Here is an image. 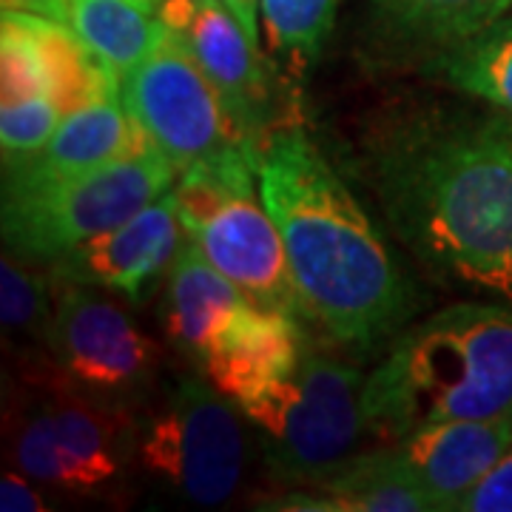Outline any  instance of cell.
I'll return each instance as SVG.
<instances>
[{"label": "cell", "instance_id": "obj_27", "mask_svg": "<svg viewBox=\"0 0 512 512\" xmlns=\"http://www.w3.org/2000/svg\"><path fill=\"white\" fill-rule=\"evenodd\" d=\"M29 478V476H26ZM20 473H3L0 478V510L3 512H43L46 504L35 487Z\"/></svg>", "mask_w": 512, "mask_h": 512}, {"label": "cell", "instance_id": "obj_15", "mask_svg": "<svg viewBox=\"0 0 512 512\" xmlns=\"http://www.w3.org/2000/svg\"><path fill=\"white\" fill-rule=\"evenodd\" d=\"M251 308L256 305L242 288L222 274L202 254L200 245L185 234L177 259L165 276L160 302V325L171 348L202 362Z\"/></svg>", "mask_w": 512, "mask_h": 512}, {"label": "cell", "instance_id": "obj_17", "mask_svg": "<svg viewBox=\"0 0 512 512\" xmlns=\"http://www.w3.org/2000/svg\"><path fill=\"white\" fill-rule=\"evenodd\" d=\"M313 487L316 493L282 495L276 498L279 504L268 507L308 512H433L430 498L396 444L350 456Z\"/></svg>", "mask_w": 512, "mask_h": 512}, {"label": "cell", "instance_id": "obj_19", "mask_svg": "<svg viewBox=\"0 0 512 512\" xmlns=\"http://www.w3.org/2000/svg\"><path fill=\"white\" fill-rule=\"evenodd\" d=\"M424 69L456 92L512 117V6L484 32L436 52Z\"/></svg>", "mask_w": 512, "mask_h": 512}, {"label": "cell", "instance_id": "obj_8", "mask_svg": "<svg viewBox=\"0 0 512 512\" xmlns=\"http://www.w3.org/2000/svg\"><path fill=\"white\" fill-rule=\"evenodd\" d=\"M46 330L52 379L80 393L123 404L143 393L163 365V348L100 288L55 279Z\"/></svg>", "mask_w": 512, "mask_h": 512}, {"label": "cell", "instance_id": "obj_16", "mask_svg": "<svg viewBox=\"0 0 512 512\" xmlns=\"http://www.w3.org/2000/svg\"><path fill=\"white\" fill-rule=\"evenodd\" d=\"M285 313L251 308L200 362L202 376L234 404L291 376L302 362L305 336Z\"/></svg>", "mask_w": 512, "mask_h": 512}, {"label": "cell", "instance_id": "obj_13", "mask_svg": "<svg viewBox=\"0 0 512 512\" xmlns=\"http://www.w3.org/2000/svg\"><path fill=\"white\" fill-rule=\"evenodd\" d=\"M510 444L512 413L495 419L430 421L396 441L433 512H458L464 495L493 470Z\"/></svg>", "mask_w": 512, "mask_h": 512}, {"label": "cell", "instance_id": "obj_7", "mask_svg": "<svg viewBox=\"0 0 512 512\" xmlns=\"http://www.w3.org/2000/svg\"><path fill=\"white\" fill-rule=\"evenodd\" d=\"M242 410L205 376H185L137 433L148 476L200 507L237 493L248 467Z\"/></svg>", "mask_w": 512, "mask_h": 512}, {"label": "cell", "instance_id": "obj_9", "mask_svg": "<svg viewBox=\"0 0 512 512\" xmlns=\"http://www.w3.org/2000/svg\"><path fill=\"white\" fill-rule=\"evenodd\" d=\"M120 97L151 146L180 174L248 143L188 40L171 26L160 46L120 80Z\"/></svg>", "mask_w": 512, "mask_h": 512}, {"label": "cell", "instance_id": "obj_30", "mask_svg": "<svg viewBox=\"0 0 512 512\" xmlns=\"http://www.w3.org/2000/svg\"><path fill=\"white\" fill-rule=\"evenodd\" d=\"M137 3H143L148 9H157V12H160V6H163L165 0H137Z\"/></svg>", "mask_w": 512, "mask_h": 512}, {"label": "cell", "instance_id": "obj_24", "mask_svg": "<svg viewBox=\"0 0 512 512\" xmlns=\"http://www.w3.org/2000/svg\"><path fill=\"white\" fill-rule=\"evenodd\" d=\"M0 86H3V103H18V100L49 94V77L35 40L6 15L0 23Z\"/></svg>", "mask_w": 512, "mask_h": 512}, {"label": "cell", "instance_id": "obj_2", "mask_svg": "<svg viewBox=\"0 0 512 512\" xmlns=\"http://www.w3.org/2000/svg\"><path fill=\"white\" fill-rule=\"evenodd\" d=\"M254 165L305 316L362 353L399 336L419 311L416 288L311 137L279 128L256 146Z\"/></svg>", "mask_w": 512, "mask_h": 512}, {"label": "cell", "instance_id": "obj_14", "mask_svg": "<svg viewBox=\"0 0 512 512\" xmlns=\"http://www.w3.org/2000/svg\"><path fill=\"white\" fill-rule=\"evenodd\" d=\"M151 148L123 97H111L60 120L49 143L18 160H3V188L40 185L89 174Z\"/></svg>", "mask_w": 512, "mask_h": 512}, {"label": "cell", "instance_id": "obj_23", "mask_svg": "<svg viewBox=\"0 0 512 512\" xmlns=\"http://www.w3.org/2000/svg\"><path fill=\"white\" fill-rule=\"evenodd\" d=\"M55 308V288L49 279L29 271L23 262L9 251L0 259V319L6 342H18L29 350L46 353V330L52 322Z\"/></svg>", "mask_w": 512, "mask_h": 512}, {"label": "cell", "instance_id": "obj_25", "mask_svg": "<svg viewBox=\"0 0 512 512\" xmlns=\"http://www.w3.org/2000/svg\"><path fill=\"white\" fill-rule=\"evenodd\" d=\"M63 120V111L49 94L3 103L0 106V146L3 160H18L49 143L55 128Z\"/></svg>", "mask_w": 512, "mask_h": 512}, {"label": "cell", "instance_id": "obj_28", "mask_svg": "<svg viewBox=\"0 0 512 512\" xmlns=\"http://www.w3.org/2000/svg\"><path fill=\"white\" fill-rule=\"evenodd\" d=\"M6 12H29L40 18L72 23V0H0Z\"/></svg>", "mask_w": 512, "mask_h": 512}, {"label": "cell", "instance_id": "obj_6", "mask_svg": "<svg viewBox=\"0 0 512 512\" xmlns=\"http://www.w3.org/2000/svg\"><path fill=\"white\" fill-rule=\"evenodd\" d=\"M362 387V370L305 348L291 376L237 404L259 430L276 481L316 484L348 461L367 433Z\"/></svg>", "mask_w": 512, "mask_h": 512}, {"label": "cell", "instance_id": "obj_18", "mask_svg": "<svg viewBox=\"0 0 512 512\" xmlns=\"http://www.w3.org/2000/svg\"><path fill=\"white\" fill-rule=\"evenodd\" d=\"M26 35L35 40L40 60L49 77V97L66 114L120 97V77L94 55L86 40L74 32L72 23L40 18L29 12H6Z\"/></svg>", "mask_w": 512, "mask_h": 512}, {"label": "cell", "instance_id": "obj_20", "mask_svg": "<svg viewBox=\"0 0 512 512\" xmlns=\"http://www.w3.org/2000/svg\"><path fill=\"white\" fill-rule=\"evenodd\" d=\"M72 26L120 80L134 72L168 32L160 12L137 0H72Z\"/></svg>", "mask_w": 512, "mask_h": 512}, {"label": "cell", "instance_id": "obj_22", "mask_svg": "<svg viewBox=\"0 0 512 512\" xmlns=\"http://www.w3.org/2000/svg\"><path fill=\"white\" fill-rule=\"evenodd\" d=\"M342 0H262L268 52L291 72L305 74L322 55Z\"/></svg>", "mask_w": 512, "mask_h": 512}, {"label": "cell", "instance_id": "obj_21", "mask_svg": "<svg viewBox=\"0 0 512 512\" xmlns=\"http://www.w3.org/2000/svg\"><path fill=\"white\" fill-rule=\"evenodd\" d=\"M384 29L436 52L470 40L501 18L512 0H370Z\"/></svg>", "mask_w": 512, "mask_h": 512}, {"label": "cell", "instance_id": "obj_5", "mask_svg": "<svg viewBox=\"0 0 512 512\" xmlns=\"http://www.w3.org/2000/svg\"><path fill=\"white\" fill-rule=\"evenodd\" d=\"M180 171L151 146L89 174L3 188V248L23 262H57L131 220L177 185Z\"/></svg>", "mask_w": 512, "mask_h": 512}, {"label": "cell", "instance_id": "obj_4", "mask_svg": "<svg viewBox=\"0 0 512 512\" xmlns=\"http://www.w3.org/2000/svg\"><path fill=\"white\" fill-rule=\"evenodd\" d=\"M256 146L191 165L174 185L177 217L222 274L262 311L305 316L288 254L268 214L254 165Z\"/></svg>", "mask_w": 512, "mask_h": 512}, {"label": "cell", "instance_id": "obj_12", "mask_svg": "<svg viewBox=\"0 0 512 512\" xmlns=\"http://www.w3.org/2000/svg\"><path fill=\"white\" fill-rule=\"evenodd\" d=\"M160 18L188 40L191 52L220 92L242 137L259 146V131L271 103L262 69V49L248 37L222 0H165Z\"/></svg>", "mask_w": 512, "mask_h": 512}, {"label": "cell", "instance_id": "obj_11", "mask_svg": "<svg viewBox=\"0 0 512 512\" xmlns=\"http://www.w3.org/2000/svg\"><path fill=\"white\" fill-rule=\"evenodd\" d=\"M183 237L185 228L177 217L171 188L123 225L83 242L72 254L60 256L52 262V274L63 282L120 293L128 302L143 305L171 271Z\"/></svg>", "mask_w": 512, "mask_h": 512}, {"label": "cell", "instance_id": "obj_10", "mask_svg": "<svg viewBox=\"0 0 512 512\" xmlns=\"http://www.w3.org/2000/svg\"><path fill=\"white\" fill-rule=\"evenodd\" d=\"M15 427V464L23 476L72 493H92L120 473L131 439L123 404L60 382Z\"/></svg>", "mask_w": 512, "mask_h": 512}, {"label": "cell", "instance_id": "obj_1", "mask_svg": "<svg viewBox=\"0 0 512 512\" xmlns=\"http://www.w3.org/2000/svg\"><path fill=\"white\" fill-rule=\"evenodd\" d=\"M384 217L427 271L512 302V117L419 111L370 151Z\"/></svg>", "mask_w": 512, "mask_h": 512}, {"label": "cell", "instance_id": "obj_26", "mask_svg": "<svg viewBox=\"0 0 512 512\" xmlns=\"http://www.w3.org/2000/svg\"><path fill=\"white\" fill-rule=\"evenodd\" d=\"M458 512H512V444L493 470L464 495Z\"/></svg>", "mask_w": 512, "mask_h": 512}, {"label": "cell", "instance_id": "obj_29", "mask_svg": "<svg viewBox=\"0 0 512 512\" xmlns=\"http://www.w3.org/2000/svg\"><path fill=\"white\" fill-rule=\"evenodd\" d=\"M222 3L231 9V15L242 23L248 37L262 49V37H259V6H262V0H222Z\"/></svg>", "mask_w": 512, "mask_h": 512}, {"label": "cell", "instance_id": "obj_3", "mask_svg": "<svg viewBox=\"0 0 512 512\" xmlns=\"http://www.w3.org/2000/svg\"><path fill=\"white\" fill-rule=\"evenodd\" d=\"M367 433L512 413V302H458L404 328L362 387Z\"/></svg>", "mask_w": 512, "mask_h": 512}]
</instances>
